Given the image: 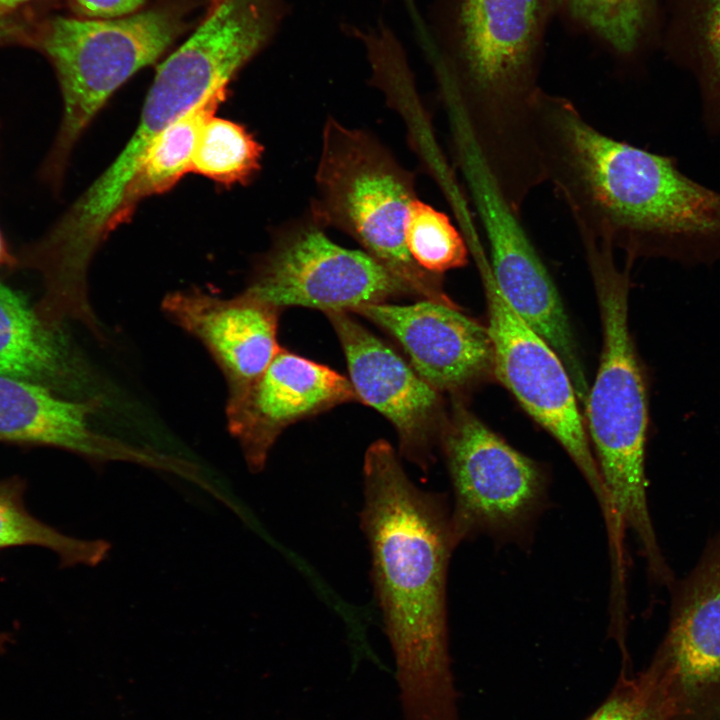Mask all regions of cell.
Segmentation results:
<instances>
[{
	"instance_id": "6da1fadb",
	"label": "cell",
	"mask_w": 720,
	"mask_h": 720,
	"mask_svg": "<svg viewBox=\"0 0 720 720\" xmlns=\"http://www.w3.org/2000/svg\"><path fill=\"white\" fill-rule=\"evenodd\" d=\"M534 133L545 182L580 237L634 257L684 264L720 258V192L667 156L604 134L566 97L542 89Z\"/></svg>"
},
{
	"instance_id": "7a4b0ae2",
	"label": "cell",
	"mask_w": 720,
	"mask_h": 720,
	"mask_svg": "<svg viewBox=\"0 0 720 720\" xmlns=\"http://www.w3.org/2000/svg\"><path fill=\"white\" fill-rule=\"evenodd\" d=\"M363 495L360 526L404 720H461L447 617L448 566L458 545L451 507L411 481L386 440L366 450Z\"/></svg>"
},
{
	"instance_id": "3957f363",
	"label": "cell",
	"mask_w": 720,
	"mask_h": 720,
	"mask_svg": "<svg viewBox=\"0 0 720 720\" xmlns=\"http://www.w3.org/2000/svg\"><path fill=\"white\" fill-rule=\"evenodd\" d=\"M450 116L502 182L534 174V108L554 0H433L412 14Z\"/></svg>"
},
{
	"instance_id": "277c9868",
	"label": "cell",
	"mask_w": 720,
	"mask_h": 720,
	"mask_svg": "<svg viewBox=\"0 0 720 720\" xmlns=\"http://www.w3.org/2000/svg\"><path fill=\"white\" fill-rule=\"evenodd\" d=\"M599 300L603 347L598 371L585 402V417L600 476L618 527L637 537L648 572L667 563L652 524L645 477L648 401L644 376L628 326V270L614 251L586 254Z\"/></svg>"
},
{
	"instance_id": "5b68a950",
	"label": "cell",
	"mask_w": 720,
	"mask_h": 720,
	"mask_svg": "<svg viewBox=\"0 0 720 720\" xmlns=\"http://www.w3.org/2000/svg\"><path fill=\"white\" fill-rule=\"evenodd\" d=\"M195 6L196 0H167L117 18L38 19L31 48L53 66L63 99L61 124L43 167L47 180L60 184L74 145L98 111L188 28Z\"/></svg>"
},
{
	"instance_id": "8992f818",
	"label": "cell",
	"mask_w": 720,
	"mask_h": 720,
	"mask_svg": "<svg viewBox=\"0 0 720 720\" xmlns=\"http://www.w3.org/2000/svg\"><path fill=\"white\" fill-rule=\"evenodd\" d=\"M416 198L413 174L375 136L326 120L309 215L354 238L412 295L454 306L440 275L422 269L407 250L404 226Z\"/></svg>"
},
{
	"instance_id": "52a82bcc",
	"label": "cell",
	"mask_w": 720,
	"mask_h": 720,
	"mask_svg": "<svg viewBox=\"0 0 720 720\" xmlns=\"http://www.w3.org/2000/svg\"><path fill=\"white\" fill-rule=\"evenodd\" d=\"M440 445L453 491L451 522L458 544L478 534L520 535L542 509L547 479L532 459L457 407Z\"/></svg>"
},
{
	"instance_id": "ba28073f",
	"label": "cell",
	"mask_w": 720,
	"mask_h": 720,
	"mask_svg": "<svg viewBox=\"0 0 720 720\" xmlns=\"http://www.w3.org/2000/svg\"><path fill=\"white\" fill-rule=\"evenodd\" d=\"M484 287L493 370L522 408L563 447L600 504L607 527L615 522L568 371L552 347L509 305L487 256L475 260Z\"/></svg>"
},
{
	"instance_id": "9c48e42d",
	"label": "cell",
	"mask_w": 720,
	"mask_h": 720,
	"mask_svg": "<svg viewBox=\"0 0 720 720\" xmlns=\"http://www.w3.org/2000/svg\"><path fill=\"white\" fill-rule=\"evenodd\" d=\"M244 292L278 309L302 306L351 312L412 295L365 251L332 242L309 214L284 226L260 258Z\"/></svg>"
},
{
	"instance_id": "30bf717a",
	"label": "cell",
	"mask_w": 720,
	"mask_h": 720,
	"mask_svg": "<svg viewBox=\"0 0 720 720\" xmlns=\"http://www.w3.org/2000/svg\"><path fill=\"white\" fill-rule=\"evenodd\" d=\"M488 243L494 280L514 311L557 353L584 406L589 384L560 295L517 213L475 152L459 160Z\"/></svg>"
},
{
	"instance_id": "8fae6325",
	"label": "cell",
	"mask_w": 720,
	"mask_h": 720,
	"mask_svg": "<svg viewBox=\"0 0 720 720\" xmlns=\"http://www.w3.org/2000/svg\"><path fill=\"white\" fill-rule=\"evenodd\" d=\"M325 314L342 346L357 400L390 421L401 455L427 471L444 426L440 392L351 312Z\"/></svg>"
},
{
	"instance_id": "7c38bea8",
	"label": "cell",
	"mask_w": 720,
	"mask_h": 720,
	"mask_svg": "<svg viewBox=\"0 0 720 720\" xmlns=\"http://www.w3.org/2000/svg\"><path fill=\"white\" fill-rule=\"evenodd\" d=\"M354 400L346 377L281 348L255 380L227 396L225 415L249 469L259 472L288 426Z\"/></svg>"
},
{
	"instance_id": "4fadbf2b",
	"label": "cell",
	"mask_w": 720,
	"mask_h": 720,
	"mask_svg": "<svg viewBox=\"0 0 720 720\" xmlns=\"http://www.w3.org/2000/svg\"><path fill=\"white\" fill-rule=\"evenodd\" d=\"M389 333L430 386L456 392L493 368L488 329L450 306L430 300L410 305L372 303L355 308Z\"/></svg>"
},
{
	"instance_id": "5bb4252c",
	"label": "cell",
	"mask_w": 720,
	"mask_h": 720,
	"mask_svg": "<svg viewBox=\"0 0 720 720\" xmlns=\"http://www.w3.org/2000/svg\"><path fill=\"white\" fill-rule=\"evenodd\" d=\"M162 310L169 320L196 338L220 369L228 395L245 388L271 363L280 309L242 292L222 298L197 288L166 295Z\"/></svg>"
},
{
	"instance_id": "9a60e30c",
	"label": "cell",
	"mask_w": 720,
	"mask_h": 720,
	"mask_svg": "<svg viewBox=\"0 0 720 720\" xmlns=\"http://www.w3.org/2000/svg\"><path fill=\"white\" fill-rule=\"evenodd\" d=\"M655 661L688 685L720 680V535L674 590L669 628Z\"/></svg>"
},
{
	"instance_id": "2e32d148",
	"label": "cell",
	"mask_w": 720,
	"mask_h": 720,
	"mask_svg": "<svg viewBox=\"0 0 720 720\" xmlns=\"http://www.w3.org/2000/svg\"><path fill=\"white\" fill-rule=\"evenodd\" d=\"M94 398L71 399L47 387L0 375V442L60 448L89 459L122 456L125 448L96 432Z\"/></svg>"
},
{
	"instance_id": "e0dca14e",
	"label": "cell",
	"mask_w": 720,
	"mask_h": 720,
	"mask_svg": "<svg viewBox=\"0 0 720 720\" xmlns=\"http://www.w3.org/2000/svg\"><path fill=\"white\" fill-rule=\"evenodd\" d=\"M0 375L68 396L80 391L86 369L63 327L45 323L35 307L0 283Z\"/></svg>"
},
{
	"instance_id": "ac0fdd59",
	"label": "cell",
	"mask_w": 720,
	"mask_h": 720,
	"mask_svg": "<svg viewBox=\"0 0 720 720\" xmlns=\"http://www.w3.org/2000/svg\"><path fill=\"white\" fill-rule=\"evenodd\" d=\"M659 51L693 77L704 128L720 134V0H663Z\"/></svg>"
},
{
	"instance_id": "d6986e66",
	"label": "cell",
	"mask_w": 720,
	"mask_h": 720,
	"mask_svg": "<svg viewBox=\"0 0 720 720\" xmlns=\"http://www.w3.org/2000/svg\"><path fill=\"white\" fill-rule=\"evenodd\" d=\"M556 15L624 70H640L659 51L663 0H562Z\"/></svg>"
},
{
	"instance_id": "ffe728a7",
	"label": "cell",
	"mask_w": 720,
	"mask_h": 720,
	"mask_svg": "<svg viewBox=\"0 0 720 720\" xmlns=\"http://www.w3.org/2000/svg\"><path fill=\"white\" fill-rule=\"evenodd\" d=\"M226 94L227 89L210 95L154 138L122 194L110 224L111 231L128 220L141 200L170 189L184 174L191 172L200 131L214 116Z\"/></svg>"
},
{
	"instance_id": "44dd1931",
	"label": "cell",
	"mask_w": 720,
	"mask_h": 720,
	"mask_svg": "<svg viewBox=\"0 0 720 720\" xmlns=\"http://www.w3.org/2000/svg\"><path fill=\"white\" fill-rule=\"evenodd\" d=\"M26 481L17 476L0 479V551L25 546L57 554L61 566H93L107 553L101 541H86L60 532L35 517L26 507Z\"/></svg>"
},
{
	"instance_id": "7402d4cb",
	"label": "cell",
	"mask_w": 720,
	"mask_h": 720,
	"mask_svg": "<svg viewBox=\"0 0 720 720\" xmlns=\"http://www.w3.org/2000/svg\"><path fill=\"white\" fill-rule=\"evenodd\" d=\"M262 151L243 126L212 116L200 131L191 172L222 185L245 183L259 170Z\"/></svg>"
},
{
	"instance_id": "603a6c76",
	"label": "cell",
	"mask_w": 720,
	"mask_h": 720,
	"mask_svg": "<svg viewBox=\"0 0 720 720\" xmlns=\"http://www.w3.org/2000/svg\"><path fill=\"white\" fill-rule=\"evenodd\" d=\"M407 250L424 270L440 275L468 263L466 239L449 217L420 199L408 208L404 226Z\"/></svg>"
},
{
	"instance_id": "cb8c5ba5",
	"label": "cell",
	"mask_w": 720,
	"mask_h": 720,
	"mask_svg": "<svg viewBox=\"0 0 720 720\" xmlns=\"http://www.w3.org/2000/svg\"><path fill=\"white\" fill-rule=\"evenodd\" d=\"M667 676L654 662L638 677L622 671L601 705L585 720H667Z\"/></svg>"
},
{
	"instance_id": "d4e9b609",
	"label": "cell",
	"mask_w": 720,
	"mask_h": 720,
	"mask_svg": "<svg viewBox=\"0 0 720 720\" xmlns=\"http://www.w3.org/2000/svg\"><path fill=\"white\" fill-rule=\"evenodd\" d=\"M76 16L109 19L140 11L146 0H64Z\"/></svg>"
},
{
	"instance_id": "484cf974",
	"label": "cell",
	"mask_w": 720,
	"mask_h": 720,
	"mask_svg": "<svg viewBox=\"0 0 720 720\" xmlns=\"http://www.w3.org/2000/svg\"><path fill=\"white\" fill-rule=\"evenodd\" d=\"M38 18L26 10L7 12L0 10V47L6 45H24L31 47L34 29Z\"/></svg>"
},
{
	"instance_id": "4316f807",
	"label": "cell",
	"mask_w": 720,
	"mask_h": 720,
	"mask_svg": "<svg viewBox=\"0 0 720 720\" xmlns=\"http://www.w3.org/2000/svg\"><path fill=\"white\" fill-rule=\"evenodd\" d=\"M39 0H0V10L7 12H18Z\"/></svg>"
},
{
	"instance_id": "83f0119b",
	"label": "cell",
	"mask_w": 720,
	"mask_h": 720,
	"mask_svg": "<svg viewBox=\"0 0 720 720\" xmlns=\"http://www.w3.org/2000/svg\"><path fill=\"white\" fill-rule=\"evenodd\" d=\"M17 263H18V261L9 252L7 245L5 243V240L0 231V267L4 266V265H6V266L14 265Z\"/></svg>"
},
{
	"instance_id": "f1b7e54d",
	"label": "cell",
	"mask_w": 720,
	"mask_h": 720,
	"mask_svg": "<svg viewBox=\"0 0 720 720\" xmlns=\"http://www.w3.org/2000/svg\"><path fill=\"white\" fill-rule=\"evenodd\" d=\"M561 1H562V0H554V4H555V13H556V10H557V8H558V6H559V4H560V2H561Z\"/></svg>"
},
{
	"instance_id": "f546056e",
	"label": "cell",
	"mask_w": 720,
	"mask_h": 720,
	"mask_svg": "<svg viewBox=\"0 0 720 720\" xmlns=\"http://www.w3.org/2000/svg\"><path fill=\"white\" fill-rule=\"evenodd\" d=\"M216 1H218V0H212L211 2H216Z\"/></svg>"
}]
</instances>
